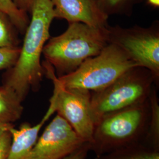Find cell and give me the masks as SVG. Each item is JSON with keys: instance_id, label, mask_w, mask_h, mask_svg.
Segmentation results:
<instances>
[{"instance_id": "obj_1", "label": "cell", "mask_w": 159, "mask_h": 159, "mask_svg": "<svg viewBox=\"0 0 159 159\" xmlns=\"http://www.w3.org/2000/svg\"><path fill=\"white\" fill-rule=\"evenodd\" d=\"M31 15L17 62L2 79V85L14 90L22 102L30 90H39L45 75L41 57L50 38L51 23L56 18L51 0H35Z\"/></svg>"}, {"instance_id": "obj_2", "label": "cell", "mask_w": 159, "mask_h": 159, "mask_svg": "<svg viewBox=\"0 0 159 159\" xmlns=\"http://www.w3.org/2000/svg\"><path fill=\"white\" fill-rule=\"evenodd\" d=\"M108 44V25L96 27L70 23L64 33L48 40L43 54L60 77L74 72L86 60L99 54Z\"/></svg>"}, {"instance_id": "obj_3", "label": "cell", "mask_w": 159, "mask_h": 159, "mask_svg": "<svg viewBox=\"0 0 159 159\" xmlns=\"http://www.w3.org/2000/svg\"><path fill=\"white\" fill-rule=\"evenodd\" d=\"M150 117L149 98L144 102L102 116L97 122L90 151L99 156L122 148L143 143Z\"/></svg>"}, {"instance_id": "obj_4", "label": "cell", "mask_w": 159, "mask_h": 159, "mask_svg": "<svg viewBox=\"0 0 159 159\" xmlns=\"http://www.w3.org/2000/svg\"><path fill=\"white\" fill-rule=\"evenodd\" d=\"M137 67L118 46L109 43L96 56L83 63L74 72L57 77L64 87L90 92L100 91L126 71Z\"/></svg>"}, {"instance_id": "obj_5", "label": "cell", "mask_w": 159, "mask_h": 159, "mask_svg": "<svg viewBox=\"0 0 159 159\" xmlns=\"http://www.w3.org/2000/svg\"><path fill=\"white\" fill-rule=\"evenodd\" d=\"M157 82L146 68L136 67L126 71L100 91L91 92L96 124L102 116L148 100Z\"/></svg>"}, {"instance_id": "obj_6", "label": "cell", "mask_w": 159, "mask_h": 159, "mask_svg": "<svg viewBox=\"0 0 159 159\" xmlns=\"http://www.w3.org/2000/svg\"><path fill=\"white\" fill-rule=\"evenodd\" d=\"M43 66L45 75L54 85L50 106L43 118L48 120L52 114L57 112L84 142L90 143L96 125L91 107V92L64 87L57 82L56 75L51 65L45 61Z\"/></svg>"}, {"instance_id": "obj_7", "label": "cell", "mask_w": 159, "mask_h": 159, "mask_svg": "<svg viewBox=\"0 0 159 159\" xmlns=\"http://www.w3.org/2000/svg\"><path fill=\"white\" fill-rule=\"evenodd\" d=\"M109 43L120 47L137 67L148 70L158 83L159 31L157 27L123 29L108 26Z\"/></svg>"}, {"instance_id": "obj_8", "label": "cell", "mask_w": 159, "mask_h": 159, "mask_svg": "<svg viewBox=\"0 0 159 159\" xmlns=\"http://www.w3.org/2000/svg\"><path fill=\"white\" fill-rule=\"evenodd\" d=\"M84 143L68 123L57 114L38 138L31 159H64Z\"/></svg>"}, {"instance_id": "obj_9", "label": "cell", "mask_w": 159, "mask_h": 159, "mask_svg": "<svg viewBox=\"0 0 159 159\" xmlns=\"http://www.w3.org/2000/svg\"><path fill=\"white\" fill-rule=\"evenodd\" d=\"M56 18L70 23H82L96 27H107L108 16L96 0H51Z\"/></svg>"}, {"instance_id": "obj_10", "label": "cell", "mask_w": 159, "mask_h": 159, "mask_svg": "<svg viewBox=\"0 0 159 159\" xmlns=\"http://www.w3.org/2000/svg\"><path fill=\"white\" fill-rule=\"evenodd\" d=\"M46 121L43 118L36 125L24 123L18 129L12 128L10 130L11 144L6 159H31L32 149Z\"/></svg>"}, {"instance_id": "obj_11", "label": "cell", "mask_w": 159, "mask_h": 159, "mask_svg": "<svg viewBox=\"0 0 159 159\" xmlns=\"http://www.w3.org/2000/svg\"><path fill=\"white\" fill-rule=\"evenodd\" d=\"M23 106L17 94L4 85L0 87V123H12L20 119Z\"/></svg>"}, {"instance_id": "obj_12", "label": "cell", "mask_w": 159, "mask_h": 159, "mask_svg": "<svg viewBox=\"0 0 159 159\" xmlns=\"http://www.w3.org/2000/svg\"><path fill=\"white\" fill-rule=\"evenodd\" d=\"M95 159H159V150L138 143L96 156Z\"/></svg>"}, {"instance_id": "obj_13", "label": "cell", "mask_w": 159, "mask_h": 159, "mask_svg": "<svg viewBox=\"0 0 159 159\" xmlns=\"http://www.w3.org/2000/svg\"><path fill=\"white\" fill-rule=\"evenodd\" d=\"M150 117L148 133L143 144L154 150H159V104L154 85L149 96Z\"/></svg>"}, {"instance_id": "obj_14", "label": "cell", "mask_w": 159, "mask_h": 159, "mask_svg": "<svg viewBox=\"0 0 159 159\" xmlns=\"http://www.w3.org/2000/svg\"><path fill=\"white\" fill-rule=\"evenodd\" d=\"M19 34L10 18L0 10V48L21 46Z\"/></svg>"}, {"instance_id": "obj_15", "label": "cell", "mask_w": 159, "mask_h": 159, "mask_svg": "<svg viewBox=\"0 0 159 159\" xmlns=\"http://www.w3.org/2000/svg\"><path fill=\"white\" fill-rule=\"evenodd\" d=\"M0 10L10 18L20 34H24L30 23L27 13L18 9L12 0H0Z\"/></svg>"}, {"instance_id": "obj_16", "label": "cell", "mask_w": 159, "mask_h": 159, "mask_svg": "<svg viewBox=\"0 0 159 159\" xmlns=\"http://www.w3.org/2000/svg\"><path fill=\"white\" fill-rule=\"evenodd\" d=\"M21 46L0 48V70L12 67L17 62Z\"/></svg>"}, {"instance_id": "obj_17", "label": "cell", "mask_w": 159, "mask_h": 159, "mask_svg": "<svg viewBox=\"0 0 159 159\" xmlns=\"http://www.w3.org/2000/svg\"><path fill=\"white\" fill-rule=\"evenodd\" d=\"M127 0H96L98 6L108 16L109 13L119 11Z\"/></svg>"}, {"instance_id": "obj_18", "label": "cell", "mask_w": 159, "mask_h": 159, "mask_svg": "<svg viewBox=\"0 0 159 159\" xmlns=\"http://www.w3.org/2000/svg\"><path fill=\"white\" fill-rule=\"evenodd\" d=\"M11 134L10 131L4 133L0 136V159H6L11 146Z\"/></svg>"}, {"instance_id": "obj_19", "label": "cell", "mask_w": 159, "mask_h": 159, "mask_svg": "<svg viewBox=\"0 0 159 159\" xmlns=\"http://www.w3.org/2000/svg\"><path fill=\"white\" fill-rule=\"evenodd\" d=\"M90 151V143H84L80 147L64 159H86L88 153Z\"/></svg>"}, {"instance_id": "obj_20", "label": "cell", "mask_w": 159, "mask_h": 159, "mask_svg": "<svg viewBox=\"0 0 159 159\" xmlns=\"http://www.w3.org/2000/svg\"><path fill=\"white\" fill-rule=\"evenodd\" d=\"M12 1L18 9L31 14L35 0H12Z\"/></svg>"}, {"instance_id": "obj_21", "label": "cell", "mask_w": 159, "mask_h": 159, "mask_svg": "<svg viewBox=\"0 0 159 159\" xmlns=\"http://www.w3.org/2000/svg\"><path fill=\"white\" fill-rule=\"evenodd\" d=\"M14 127L12 123H0V136L4 133L10 131L12 128Z\"/></svg>"}, {"instance_id": "obj_22", "label": "cell", "mask_w": 159, "mask_h": 159, "mask_svg": "<svg viewBox=\"0 0 159 159\" xmlns=\"http://www.w3.org/2000/svg\"><path fill=\"white\" fill-rule=\"evenodd\" d=\"M148 2L152 5L158 7L159 6V0H148Z\"/></svg>"}]
</instances>
